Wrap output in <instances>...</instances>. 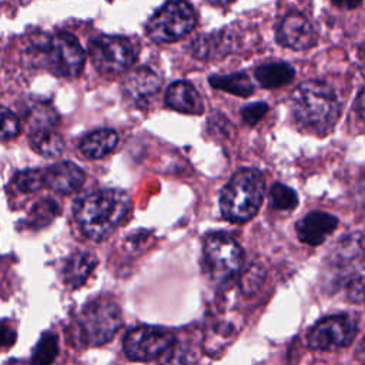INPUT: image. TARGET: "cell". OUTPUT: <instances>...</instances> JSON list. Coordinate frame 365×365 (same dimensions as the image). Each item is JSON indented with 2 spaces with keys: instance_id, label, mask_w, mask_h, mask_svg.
<instances>
[{
  "instance_id": "cell-1",
  "label": "cell",
  "mask_w": 365,
  "mask_h": 365,
  "mask_svg": "<svg viewBox=\"0 0 365 365\" xmlns=\"http://www.w3.org/2000/svg\"><path fill=\"white\" fill-rule=\"evenodd\" d=\"M131 201L125 191L104 188L81 197L74 205L76 222L87 238L106 240L125 218Z\"/></svg>"
},
{
  "instance_id": "cell-2",
  "label": "cell",
  "mask_w": 365,
  "mask_h": 365,
  "mask_svg": "<svg viewBox=\"0 0 365 365\" xmlns=\"http://www.w3.org/2000/svg\"><path fill=\"white\" fill-rule=\"evenodd\" d=\"M289 107L299 125L319 135L329 133L341 114L335 90L319 80L301 83L289 98Z\"/></svg>"
},
{
  "instance_id": "cell-3",
  "label": "cell",
  "mask_w": 365,
  "mask_h": 365,
  "mask_svg": "<svg viewBox=\"0 0 365 365\" xmlns=\"http://www.w3.org/2000/svg\"><path fill=\"white\" fill-rule=\"evenodd\" d=\"M264 191L265 182L259 171L251 168L237 171L221 191L222 217L237 224L251 220L261 207Z\"/></svg>"
},
{
  "instance_id": "cell-4",
  "label": "cell",
  "mask_w": 365,
  "mask_h": 365,
  "mask_svg": "<svg viewBox=\"0 0 365 365\" xmlns=\"http://www.w3.org/2000/svg\"><path fill=\"white\" fill-rule=\"evenodd\" d=\"M121 325L120 307L114 299L103 295L87 302L77 319L80 339L90 346H100L111 341Z\"/></svg>"
},
{
  "instance_id": "cell-5",
  "label": "cell",
  "mask_w": 365,
  "mask_h": 365,
  "mask_svg": "<svg viewBox=\"0 0 365 365\" xmlns=\"http://www.w3.org/2000/svg\"><path fill=\"white\" fill-rule=\"evenodd\" d=\"M244 254L240 244L222 232L210 234L202 245V262L208 277L224 282L232 278L241 268Z\"/></svg>"
},
{
  "instance_id": "cell-6",
  "label": "cell",
  "mask_w": 365,
  "mask_h": 365,
  "mask_svg": "<svg viewBox=\"0 0 365 365\" xmlns=\"http://www.w3.org/2000/svg\"><path fill=\"white\" fill-rule=\"evenodd\" d=\"M197 23L194 9L185 1H170L158 9L147 23V36L151 41L174 43L187 36Z\"/></svg>"
},
{
  "instance_id": "cell-7",
  "label": "cell",
  "mask_w": 365,
  "mask_h": 365,
  "mask_svg": "<svg viewBox=\"0 0 365 365\" xmlns=\"http://www.w3.org/2000/svg\"><path fill=\"white\" fill-rule=\"evenodd\" d=\"M93 66L103 74H117L128 70L135 58L137 48L121 36H97L88 46Z\"/></svg>"
},
{
  "instance_id": "cell-8",
  "label": "cell",
  "mask_w": 365,
  "mask_h": 365,
  "mask_svg": "<svg viewBox=\"0 0 365 365\" xmlns=\"http://www.w3.org/2000/svg\"><path fill=\"white\" fill-rule=\"evenodd\" d=\"M86 61V53L77 37L67 31H60L48 38L46 46V64L48 70L60 77H77Z\"/></svg>"
},
{
  "instance_id": "cell-9",
  "label": "cell",
  "mask_w": 365,
  "mask_h": 365,
  "mask_svg": "<svg viewBox=\"0 0 365 365\" xmlns=\"http://www.w3.org/2000/svg\"><path fill=\"white\" fill-rule=\"evenodd\" d=\"M175 344L173 332L150 325L130 329L124 336V354L131 361H151L163 356Z\"/></svg>"
},
{
  "instance_id": "cell-10",
  "label": "cell",
  "mask_w": 365,
  "mask_h": 365,
  "mask_svg": "<svg viewBox=\"0 0 365 365\" xmlns=\"http://www.w3.org/2000/svg\"><path fill=\"white\" fill-rule=\"evenodd\" d=\"M356 335V322L345 314L329 315L314 325L308 334V345L314 349L332 351L346 346Z\"/></svg>"
},
{
  "instance_id": "cell-11",
  "label": "cell",
  "mask_w": 365,
  "mask_h": 365,
  "mask_svg": "<svg viewBox=\"0 0 365 365\" xmlns=\"http://www.w3.org/2000/svg\"><path fill=\"white\" fill-rule=\"evenodd\" d=\"M365 259V237L359 232L344 237L327 259L329 271L336 281L345 282L351 271Z\"/></svg>"
},
{
  "instance_id": "cell-12",
  "label": "cell",
  "mask_w": 365,
  "mask_h": 365,
  "mask_svg": "<svg viewBox=\"0 0 365 365\" xmlns=\"http://www.w3.org/2000/svg\"><path fill=\"white\" fill-rule=\"evenodd\" d=\"M277 41L292 50H307L317 43V33L304 14L289 11L278 24Z\"/></svg>"
},
{
  "instance_id": "cell-13",
  "label": "cell",
  "mask_w": 365,
  "mask_h": 365,
  "mask_svg": "<svg viewBox=\"0 0 365 365\" xmlns=\"http://www.w3.org/2000/svg\"><path fill=\"white\" fill-rule=\"evenodd\" d=\"M161 87L160 77L148 67H138L130 71L123 81L124 96L137 106H144L158 93Z\"/></svg>"
},
{
  "instance_id": "cell-14",
  "label": "cell",
  "mask_w": 365,
  "mask_h": 365,
  "mask_svg": "<svg viewBox=\"0 0 365 365\" xmlns=\"http://www.w3.org/2000/svg\"><path fill=\"white\" fill-rule=\"evenodd\" d=\"M338 218L325 211H311L297 222V235L308 245L322 244L336 228Z\"/></svg>"
},
{
  "instance_id": "cell-15",
  "label": "cell",
  "mask_w": 365,
  "mask_h": 365,
  "mask_svg": "<svg viewBox=\"0 0 365 365\" xmlns=\"http://www.w3.org/2000/svg\"><path fill=\"white\" fill-rule=\"evenodd\" d=\"M44 185L60 194H73L84 182V171L71 161H60L43 170Z\"/></svg>"
},
{
  "instance_id": "cell-16",
  "label": "cell",
  "mask_w": 365,
  "mask_h": 365,
  "mask_svg": "<svg viewBox=\"0 0 365 365\" xmlns=\"http://www.w3.org/2000/svg\"><path fill=\"white\" fill-rule=\"evenodd\" d=\"M165 104L178 113L198 115L204 113V103L197 88L187 81H175L165 91Z\"/></svg>"
},
{
  "instance_id": "cell-17",
  "label": "cell",
  "mask_w": 365,
  "mask_h": 365,
  "mask_svg": "<svg viewBox=\"0 0 365 365\" xmlns=\"http://www.w3.org/2000/svg\"><path fill=\"white\" fill-rule=\"evenodd\" d=\"M118 143V135L111 128H98L83 137L80 151L86 158L98 160L110 154Z\"/></svg>"
},
{
  "instance_id": "cell-18",
  "label": "cell",
  "mask_w": 365,
  "mask_h": 365,
  "mask_svg": "<svg viewBox=\"0 0 365 365\" xmlns=\"http://www.w3.org/2000/svg\"><path fill=\"white\" fill-rule=\"evenodd\" d=\"M96 264H97V259L93 254L86 251L76 252L66 262V267L63 271L64 282L71 288L81 287L87 281L93 269L96 268Z\"/></svg>"
},
{
  "instance_id": "cell-19",
  "label": "cell",
  "mask_w": 365,
  "mask_h": 365,
  "mask_svg": "<svg viewBox=\"0 0 365 365\" xmlns=\"http://www.w3.org/2000/svg\"><path fill=\"white\" fill-rule=\"evenodd\" d=\"M254 74L261 87L274 90L288 84L294 78L295 70L288 63L274 61V63H265L258 66Z\"/></svg>"
},
{
  "instance_id": "cell-20",
  "label": "cell",
  "mask_w": 365,
  "mask_h": 365,
  "mask_svg": "<svg viewBox=\"0 0 365 365\" xmlns=\"http://www.w3.org/2000/svg\"><path fill=\"white\" fill-rule=\"evenodd\" d=\"M232 43L230 36L224 33H214L197 37L190 44V53L195 58H214L217 56H224L231 51Z\"/></svg>"
},
{
  "instance_id": "cell-21",
  "label": "cell",
  "mask_w": 365,
  "mask_h": 365,
  "mask_svg": "<svg viewBox=\"0 0 365 365\" xmlns=\"http://www.w3.org/2000/svg\"><path fill=\"white\" fill-rule=\"evenodd\" d=\"M31 148L43 157H57L64 150V140L56 127H40L30 130Z\"/></svg>"
},
{
  "instance_id": "cell-22",
  "label": "cell",
  "mask_w": 365,
  "mask_h": 365,
  "mask_svg": "<svg viewBox=\"0 0 365 365\" xmlns=\"http://www.w3.org/2000/svg\"><path fill=\"white\" fill-rule=\"evenodd\" d=\"M210 84L214 88L227 91L230 94L238 96V97H248L254 93V84L250 80V77L240 71V73H232V74H215L210 77Z\"/></svg>"
},
{
  "instance_id": "cell-23",
  "label": "cell",
  "mask_w": 365,
  "mask_h": 365,
  "mask_svg": "<svg viewBox=\"0 0 365 365\" xmlns=\"http://www.w3.org/2000/svg\"><path fill=\"white\" fill-rule=\"evenodd\" d=\"M58 354V338L53 332H44L36 344L30 365H51Z\"/></svg>"
},
{
  "instance_id": "cell-24",
  "label": "cell",
  "mask_w": 365,
  "mask_h": 365,
  "mask_svg": "<svg viewBox=\"0 0 365 365\" xmlns=\"http://www.w3.org/2000/svg\"><path fill=\"white\" fill-rule=\"evenodd\" d=\"M346 295L352 302H365V259L345 279Z\"/></svg>"
},
{
  "instance_id": "cell-25",
  "label": "cell",
  "mask_w": 365,
  "mask_h": 365,
  "mask_svg": "<svg viewBox=\"0 0 365 365\" xmlns=\"http://www.w3.org/2000/svg\"><path fill=\"white\" fill-rule=\"evenodd\" d=\"M269 202L277 210H292L298 204V195L291 187L275 182L269 188Z\"/></svg>"
},
{
  "instance_id": "cell-26",
  "label": "cell",
  "mask_w": 365,
  "mask_h": 365,
  "mask_svg": "<svg viewBox=\"0 0 365 365\" xmlns=\"http://www.w3.org/2000/svg\"><path fill=\"white\" fill-rule=\"evenodd\" d=\"M160 365H200V362L190 348L174 344L163 355Z\"/></svg>"
},
{
  "instance_id": "cell-27",
  "label": "cell",
  "mask_w": 365,
  "mask_h": 365,
  "mask_svg": "<svg viewBox=\"0 0 365 365\" xmlns=\"http://www.w3.org/2000/svg\"><path fill=\"white\" fill-rule=\"evenodd\" d=\"M14 184L21 192H36L44 187L43 170H24L16 175Z\"/></svg>"
},
{
  "instance_id": "cell-28",
  "label": "cell",
  "mask_w": 365,
  "mask_h": 365,
  "mask_svg": "<svg viewBox=\"0 0 365 365\" xmlns=\"http://www.w3.org/2000/svg\"><path fill=\"white\" fill-rule=\"evenodd\" d=\"M21 124L19 117L7 107L0 106V140H10L20 134Z\"/></svg>"
},
{
  "instance_id": "cell-29",
  "label": "cell",
  "mask_w": 365,
  "mask_h": 365,
  "mask_svg": "<svg viewBox=\"0 0 365 365\" xmlns=\"http://www.w3.org/2000/svg\"><path fill=\"white\" fill-rule=\"evenodd\" d=\"M268 111V106L264 101H258V103H251L245 107H242L241 110V117L244 120V123H247L248 125H255Z\"/></svg>"
},
{
  "instance_id": "cell-30",
  "label": "cell",
  "mask_w": 365,
  "mask_h": 365,
  "mask_svg": "<svg viewBox=\"0 0 365 365\" xmlns=\"http://www.w3.org/2000/svg\"><path fill=\"white\" fill-rule=\"evenodd\" d=\"M16 331L10 325V322L0 319V349L10 348L16 342Z\"/></svg>"
},
{
  "instance_id": "cell-31",
  "label": "cell",
  "mask_w": 365,
  "mask_h": 365,
  "mask_svg": "<svg viewBox=\"0 0 365 365\" xmlns=\"http://www.w3.org/2000/svg\"><path fill=\"white\" fill-rule=\"evenodd\" d=\"M355 198H356V204H358L361 214L365 217V174H362V177L359 178V181L356 184Z\"/></svg>"
},
{
  "instance_id": "cell-32",
  "label": "cell",
  "mask_w": 365,
  "mask_h": 365,
  "mask_svg": "<svg viewBox=\"0 0 365 365\" xmlns=\"http://www.w3.org/2000/svg\"><path fill=\"white\" fill-rule=\"evenodd\" d=\"M355 108H356L359 117L365 120V88H362V91L358 94L356 103H355Z\"/></svg>"
},
{
  "instance_id": "cell-33",
  "label": "cell",
  "mask_w": 365,
  "mask_h": 365,
  "mask_svg": "<svg viewBox=\"0 0 365 365\" xmlns=\"http://www.w3.org/2000/svg\"><path fill=\"white\" fill-rule=\"evenodd\" d=\"M356 358L362 362H365V336L362 338V341L359 342L358 345V349H356Z\"/></svg>"
},
{
  "instance_id": "cell-34",
  "label": "cell",
  "mask_w": 365,
  "mask_h": 365,
  "mask_svg": "<svg viewBox=\"0 0 365 365\" xmlns=\"http://www.w3.org/2000/svg\"><path fill=\"white\" fill-rule=\"evenodd\" d=\"M358 66H359V70L362 73V76L365 77V48L359 53V58H358Z\"/></svg>"
},
{
  "instance_id": "cell-35",
  "label": "cell",
  "mask_w": 365,
  "mask_h": 365,
  "mask_svg": "<svg viewBox=\"0 0 365 365\" xmlns=\"http://www.w3.org/2000/svg\"><path fill=\"white\" fill-rule=\"evenodd\" d=\"M336 6H341V7H355L358 6V3H335Z\"/></svg>"
}]
</instances>
